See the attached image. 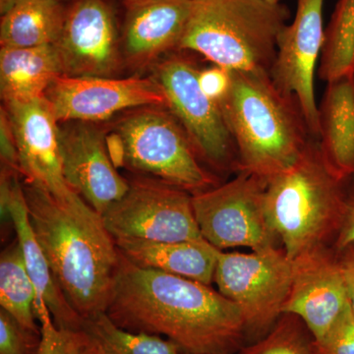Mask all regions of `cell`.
<instances>
[{
  "instance_id": "obj_20",
  "label": "cell",
  "mask_w": 354,
  "mask_h": 354,
  "mask_svg": "<svg viewBox=\"0 0 354 354\" xmlns=\"http://www.w3.org/2000/svg\"><path fill=\"white\" fill-rule=\"evenodd\" d=\"M115 243L121 255L139 267L208 286L215 279L218 249L208 241L160 242L116 239Z\"/></svg>"
},
{
  "instance_id": "obj_33",
  "label": "cell",
  "mask_w": 354,
  "mask_h": 354,
  "mask_svg": "<svg viewBox=\"0 0 354 354\" xmlns=\"http://www.w3.org/2000/svg\"><path fill=\"white\" fill-rule=\"evenodd\" d=\"M335 251L344 274L348 304L354 314V243Z\"/></svg>"
},
{
  "instance_id": "obj_25",
  "label": "cell",
  "mask_w": 354,
  "mask_h": 354,
  "mask_svg": "<svg viewBox=\"0 0 354 354\" xmlns=\"http://www.w3.org/2000/svg\"><path fill=\"white\" fill-rule=\"evenodd\" d=\"M354 73V0H339L325 30L318 75L326 82Z\"/></svg>"
},
{
  "instance_id": "obj_8",
  "label": "cell",
  "mask_w": 354,
  "mask_h": 354,
  "mask_svg": "<svg viewBox=\"0 0 354 354\" xmlns=\"http://www.w3.org/2000/svg\"><path fill=\"white\" fill-rule=\"evenodd\" d=\"M200 68L187 55L171 53L155 64V77L171 111L187 133L203 165L213 174L237 172V153L218 102L200 87Z\"/></svg>"
},
{
  "instance_id": "obj_2",
  "label": "cell",
  "mask_w": 354,
  "mask_h": 354,
  "mask_svg": "<svg viewBox=\"0 0 354 354\" xmlns=\"http://www.w3.org/2000/svg\"><path fill=\"white\" fill-rule=\"evenodd\" d=\"M30 221L64 297L84 320L106 313L120 252L101 214L79 194L59 199L23 185Z\"/></svg>"
},
{
  "instance_id": "obj_6",
  "label": "cell",
  "mask_w": 354,
  "mask_h": 354,
  "mask_svg": "<svg viewBox=\"0 0 354 354\" xmlns=\"http://www.w3.org/2000/svg\"><path fill=\"white\" fill-rule=\"evenodd\" d=\"M109 140L115 167H127L192 195L221 184L203 165L183 125L165 106L134 109L118 121Z\"/></svg>"
},
{
  "instance_id": "obj_7",
  "label": "cell",
  "mask_w": 354,
  "mask_h": 354,
  "mask_svg": "<svg viewBox=\"0 0 354 354\" xmlns=\"http://www.w3.org/2000/svg\"><path fill=\"white\" fill-rule=\"evenodd\" d=\"M214 281L241 310L248 344L268 334L283 315L292 281V261L279 247L248 254L218 250Z\"/></svg>"
},
{
  "instance_id": "obj_16",
  "label": "cell",
  "mask_w": 354,
  "mask_h": 354,
  "mask_svg": "<svg viewBox=\"0 0 354 354\" xmlns=\"http://www.w3.org/2000/svg\"><path fill=\"white\" fill-rule=\"evenodd\" d=\"M17 144L24 183L44 188L59 199L75 196L65 180L58 122L46 97L4 104Z\"/></svg>"
},
{
  "instance_id": "obj_4",
  "label": "cell",
  "mask_w": 354,
  "mask_h": 354,
  "mask_svg": "<svg viewBox=\"0 0 354 354\" xmlns=\"http://www.w3.org/2000/svg\"><path fill=\"white\" fill-rule=\"evenodd\" d=\"M348 183L326 164L315 138L290 169L267 181L266 211L288 259L334 245Z\"/></svg>"
},
{
  "instance_id": "obj_37",
  "label": "cell",
  "mask_w": 354,
  "mask_h": 354,
  "mask_svg": "<svg viewBox=\"0 0 354 354\" xmlns=\"http://www.w3.org/2000/svg\"><path fill=\"white\" fill-rule=\"evenodd\" d=\"M95 354H106L104 353V351H102L101 348H99V346H97V349H95Z\"/></svg>"
},
{
  "instance_id": "obj_34",
  "label": "cell",
  "mask_w": 354,
  "mask_h": 354,
  "mask_svg": "<svg viewBox=\"0 0 354 354\" xmlns=\"http://www.w3.org/2000/svg\"><path fill=\"white\" fill-rule=\"evenodd\" d=\"M17 0H0V14H4L12 7Z\"/></svg>"
},
{
  "instance_id": "obj_22",
  "label": "cell",
  "mask_w": 354,
  "mask_h": 354,
  "mask_svg": "<svg viewBox=\"0 0 354 354\" xmlns=\"http://www.w3.org/2000/svg\"><path fill=\"white\" fill-rule=\"evenodd\" d=\"M66 6L62 0H17L1 15L0 46L9 48L53 46L62 32Z\"/></svg>"
},
{
  "instance_id": "obj_36",
  "label": "cell",
  "mask_w": 354,
  "mask_h": 354,
  "mask_svg": "<svg viewBox=\"0 0 354 354\" xmlns=\"http://www.w3.org/2000/svg\"><path fill=\"white\" fill-rule=\"evenodd\" d=\"M266 1L269 2V3H272V4L281 3V0H266Z\"/></svg>"
},
{
  "instance_id": "obj_9",
  "label": "cell",
  "mask_w": 354,
  "mask_h": 354,
  "mask_svg": "<svg viewBox=\"0 0 354 354\" xmlns=\"http://www.w3.org/2000/svg\"><path fill=\"white\" fill-rule=\"evenodd\" d=\"M267 180L239 172L227 183L193 195L195 218L203 239L218 250L251 251L278 247L265 206Z\"/></svg>"
},
{
  "instance_id": "obj_10",
  "label": "cell",
  "mask_w": 354,
  "mask_h": 354,
  "mask_svg": "<svg viewBox=\"0 0 354 354\" xmlns=\"http://www.w3.org/2000/svg\"><path fill=\"white\" fill-rule=\"evenodd\" d=\"M192 194L151 177L129 180L124 196L102 214L116 239L160 242L202 241L193 209Z\"/></svg>"
},
{
  "instance_id": "obj_32",
  "label": "cell",
  "mask_w": 354,
  "mask_h": 354,
  "mask_svg": "<svg viewBox=\"0 0 354 354\" xmlns=\"http://www.w3.org/2000/svg\"><path fill=\"white\" fill-rule=\"evenodd\" d=\"M354 243V177L348 179L346 188V211L339 234L333 248L341 250Z\"/></svg>"
},
{
  "instance_id": "obj_29",
  "label": "cell",
  "mask_w": 354,
  "mask_h": 354,
  "mask_svg": "<svg viewBox=\"0 0 354 354\" xmlns=\"http://www.w3.org/2000/svg\"><path fill=\"white\" fill-rule=\"evenodd\" d=\"M316 344L320 354H354V314L349 304L329 332Z\"/></svg>"
},
{
  "instance_id": "obj_19",
  "label": "cell",
  "mask_w": 354,
  "mask_h": 354,
  "mask_svg": "<svg viewBox=\"0 0 354 354\" xmlns=\"http://www.w3.org/2000/svg\"><path fill=\"white\" fill-rule=\"evenodd\" d=\"M319 149L342 179L354 177V73L327 82L318 106Z\"/></svg>"
},
{
  "instance_id": "obj_39",
  "label": "cell",
  "mask_w": 354,
  "mask_h": 354,
  "mask_svg": "<svg viewBox=\"0 0 354 354\" xmlns=\"http://www.w3.org/2000/svg\"><path fill=\"white\" fill-rule=\"evenodd\" d=\"M235 354H236V353H235Z\"/></svg>"
},
{
  "instance_id": "obj_3",
  "label": "cell",
  "mask_w": 354,
  "mask_h": 354,
  "mask_svg": "<svg viewBox=\"0 0 354 354\" xmlns=\"http://www.w3.org/2000/svg\"><path fill=\"white\" fill-rule=\"evenodd\" d=\"M220 102L237 153V172L269 180L290 169L314 138L295 95L264 69L234 70Z\"/></svg>"
},
{
  "instance_id": "obj_11",
  "label": "cell",
  "mask_w": 354,
  "mask_h": 354,
  "mask_svg": "<svg viewBox=\"0 0 354 354\" xmlns=\"http://www.w3.org/2000/svg\"><path fill=\"white\" fill-rule=\"evenodd\" d=\"M120 31L111 0H71L53 44L62 75L111 78L120 73L124 65Z\"/></svg>"
},
{
  "instance_id": "obj_30",
  "label": "cell",
  "mask_w": 354,
  "mask_h": 354,
  "mask_svg": "<svg viewBox=\"0 0 354 354\" xmlns=\"http://www.w3.org/2000/svg\"><path fill=\"white\" fill-rule=\"evenodd\" d=\"M198 80L204 94L220 104L232 88V70L214 64L209 68L200 69Z\"/></svg>"
},
{
  "instance_id": "obj_17",
  "label": "cell",
  "mask_w": 354,
  "mask_h": 354,
  "mask_svg": "<svg viewBox=\"0 0 354 354\" xmlns=\"http://www.w3.org/2000/svg\"><path fill=\"white\" fill-rule=\"evenodd\" d=\"M348 304L344 274L333 247H320L292 260V281L283 314L298 317L316 342L329 332Z\"/></svg>"
},
{
  "instance_id": "obj_26",
  "label": "cell",
  "mask_w": 354,
  "mask_h": 354,
  "mask_svg": "<svg viewBox=\"0 0 354 354\" xmlns=\"http://www.w3.org/2000/svg\"><path fill=\"white\" fill-rule=\"evenodd\" d=\"M236 354H320L315 339L298 317L283 313L268 334Z\"/></svg>"
},
{
  "instance_id": "obj_23",
  "label": "cell",
  "mask_w": 354,
  "mask_h": 354,
  "mask_svg": "<svg viewBox=\"0 0 354 354\" xmlns=\"http://www.w3.org/2000/svg\"><path fill=\"white\" fill-rule=\"evenodd\" d=\"M35 301L36 290L16 239L2 251L0 257V308L27 329L41 332L36 322Z\"/></svg>"
},
{
  "instance_id": "obj_38",
  "label": "cell",
  "mask_w": 354,
  "mask_h": 354,
  "mask_svg": "<svg viewBox=\"0 0 354 354\" xmlns=\"http://www.w3.org/2000/svg\"><path fill=\"white\" fill-rule=\"evenodd\" d=\"M62 1H66V0H62Z\"/></svg>"
},
{
  "instance_id": "obj_15",
  "label": "cell",
  "mask_w": 354,
  "mask_h": 354,
  "mask_svg": "<svg viewBox=\"0 0 354 354\" xmlns=\"http://www.w3.org/2000/svg\"><path fill=\"white\" fill-rule=\"evenodd\" d=\"M17 172L1 169L0 209L2 221H11L22 249L26 269L36 290L35 313L39 323L53 320L58 329L82 330L84 319L60 290L30 221L24 189Z\"/></svg>"
},
{
  "instance_id": "obj_31",
  "label": "cell",
  "mask_w": 354,
  "mask_h": 354,
  "mask_svg": "<svg viewBox=\"0 0 354 354\" xmlns=\"http://www.w3.org/2000/svg\"><path fill=\"white\" fill-rule=\"evenodd\" d=\"M0 157L1 167L17 172L21 176L17 144L12 125L4 108L0 111Z\"/></svg>"
},
{
  "instance_id": "obj_12",
  "label": "cell",
  "mask_w": 354,
  "mask_h": 354,
  "mask_svg": "<svg viewBox=\"0 0 354 354\" xmlns=\"http://www.w3.org/2000/svg\"><path fill=\"white\" fill-rule=\"evenodd\" d=\"M58 122H99L144 106H165L167 97L155 78L60 75L46 95Z\"/></svg>"
},
{
  "instance_id": "obj_13",
  "label": "cell",
  "mask_w": 354,
  "mask_h": 354,
  "mask_svg": "<svg viewBox=\"0 0 354 354\" xmlns=\"http://www.w3.org/2000/svg\"><path fill=\"white\" fill-rule=\"evenodd\" d=\"M325 0H297L295 19L281 30L270 75L286 94L297 97L312 136L318 138V104L314 90L317 64L320 60L325 29Z\"/></svg>"
},
{
  "instance_id": "obj_14",
  "label": "cell",
  "mask_w": 354,
  "mask_h": 354,
  "mask_svg": "<svg viewBox=\"0 0 354 354\" xmlns=\"http://www.w3.org/2000/svg\"><path fill=\"white\" fill-rule=\"evenodd\" d=\"M58 138L65 180L102 215L129 188L111 160L108 138L92 122L82 121L59 123Z\"/></svg>"
},
{
  "instance_id": "obj_28",
  "label": "cell",
  "mask_w": 354,
  "mask_h": 354,
  "mask_svg": "<svg viewBox=\"0 0 354 354\" xmlns=\"http://www.w3.org/2000/svg\"><path fill=\"white\" fill-rule=\"evenodd\" d=\"M41 333L21 325L0 308V354H39Z\"/></svg>"
},
{
  "instance_id": "obj_27",
  "label": "cell",
  "mask_w": 354,
  "mask_h": 354,
  "mask_svg": "<svg viewBox=\"0 0 354 354\" xmlns=\"http://www.w3.org/2000/svg\"><path fill=\"white\" fill-rule=\"evenodd\" d=\"M39 354H95L97 344L82 330L58 329L53 320L41 324Z\"/></svg>"
},
{
  "instance_id": "obj_21",
  "label": "cell",
  "mask_w": 354,
  "mask_h": 354,
  "mask_svg": "<svg viewBox=\"0 0 354 354\" xmlns=\"http://www.w3.org/2000/svg\"><path fill=\"white\" fill-rule=\"evenodd\" d=\"M62 67L53 46L0 48V93L4 104L46 95Z\"/></svg>"
},
{
  "instance_id": "obj_5",
  "label": "cell",
  "mask_w": 354,
  "mask_h": 354,
  "mask_svg": "<svg viewBox=\"0 0 354 354\" xmlns=\"http://www.w3.org/2000/svg\"><path fill=\"white\" fill-rule=\"evenodd\" d=\"M290 9L266 0H192L178 50L228 70L270 72Z\"/></svg>"
},
{
  "instance_id": "obj_35",
  "label": "cell",
  "mask_w": 354,
  "mask_h": 354,
  "mask_svg": "<svg viewBox=\"0 0 354 354\" xmlns=\"http://www.w3.org/2000/svg\"><path fill=\"white\" fill-rule=\"evenodd\" d=\"M116 1L120 2L121 6H123V7H128L130 6H132V4L137 3V2L142 1V0H116Z\"/></svg>"
},
{
  "instance_id": "obj_1",
  "label": "cell",
  "mask_w": 354,
  "mask_h": 354,
  "mask_svg": "<svg viewBox=\"0 0 354 354\" xmlns=\"http://www.w3.org/2000/svg\"><path fill=\"white\" fill-rule=\"evenodd\" d=\"M106 313L122 329L160 335L189 354H235L246 344L241 310L220 291L121 254Z\"/></svg>"
},
{
  "instance_id": "obj_24",
  "label": "cell",
  "mask_w": 354,
  "mask_h": 354,
  "mask_svg": "<svg viewBox=\"0 0 354 354\" xmlns=\"http://www.w3.org/2000/svg\"><path fill=\"white\" fill-rule=\"evenodd\" d=\"M82 329L106 354H189L160 335L122 329L106 313L85 319Z\"/></svg>"
},
{
  "instance_id": "obj_18",
  "label": "cell",
  "mask_w": 354,
  "mask_h": 354,
  "mask_svg": "<svg viewBox=\"0 0 354 354\" xmlns=\"http://www.w3.org/2000/svg\"><path fill=\"white\" fill-rule=\"evenodd\" d=\"M192 0H142L125 7L120 41L123 64L133 69L157 64L179 50Z\"/></svg>"
}]
</instances>
